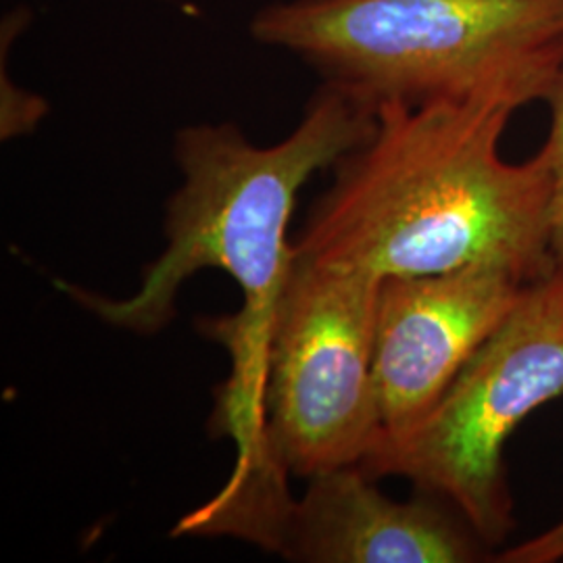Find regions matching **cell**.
I'll use <instances>...</instances> for the list:
<instances>
[{
  "label": "cell",
  "instance_id": "obj_1",
  "mask_svg": "<svg viewBox=\"0 0 563 563\" xmlns=\"http://www.w3.org/2000/svg\"><path fill=\"white\" fill-rule=\"evenodd\" d=\"M516 111L484 99L378 104L372 134L332 167L295 257L378 280L467 265L528 284L551 276V163L544 148L522 163L501 155Z\"/></svg>",
  "mask_w": 563,
  "mask_h": 563
},
{
  "label": "cell",
  "instance_id": "obj_6",
  "mask_svg": "<svg viewBox=\"0 0 563 563\" xmlns=\"http://www.w3.org/2000/svg\"><path fill=\"white\" fill-rule=\"evenodd\" d=\"M528 286L499 265L384 278L374 332L383 434L374 451L401 441L422 422Z\"/></svg>",
  "mask_w": 563,
  "mask_h": 563
},
{
  "label": "cell",
  "instance_id": "obj_9",
  "mask_svg": "<svg viewBox=\"0 0 563 563\" xmlns=\"http://www.w3.org/2000/svg\"><path fill=\"white\" fill-rule=\"evenodd\" d=\"M563 560V518L549 530L501 553L505 563H553Z\"/></svg>",
  "mask_w": 563,
  "mask_h": 563
},
{
  "label": "cell",
  "instance_id": "obj_2",
  "mask_svg": "<svg viewBox=\"0 0 563 563\" xmlns=\"http://www.w3.org/2000/svg\"><path fill=\"white\" fill-rule=\"evenodd\" d=\"M374 123V107L322 84L299 125L272 146L253 144L230 121L181 128L174 141L181 186L167 205V249L146 269L141 288L121 301L65 288L104 322L155 334L176 316L184 282L201 269L230 274L244 292V309L207 323V336L220 339L232 353L230 388L246 390L292 262L286 232L297 197L318 172L360 146Z\"/></svg>",
  "mask_w": 563,
  "mask_h": 563
},
{
  "label": "cell",
  "instance_id": "obj_4",
  "mask_svg": "<svg viewBox=\"0 0 563 563\" xmlns=\"http://www.w3.org/2000/svg\"><path fill=\"white\" fill-rule=\"evenodd\" d=\"M383 280L295 257L274 301L253 388L232 428L251 434L239 467L313 478L360 465L383 423L374 383Z\"/></svg>",
  "mask_w": 563,
  "mask_h": 563
},
{
  "label": "cell",
  "instance_id": "obj_3",
  "mask_svg": "<svg viewBox=\"0 0 563 563\" xmlns=\"http://www.w3.org/2000/svg\"><path fill=\"white\" fill-rule=\"evenodd\" d=\"M253 41L369 107L544 101L563 67V0H274Z\"/></svg>",
  "mask_w": 563,
  "mask_h": 563
},
{
  "label": "cell",
  "instance_id": "obj_5",
  "mask_svg": "<svg viewBox=\"0 0 563 563\" xmlns=\"http://www.w3.org/2000/svg\"><path fill=\"white\" fill-rule=\"evenodd\" d=\"M563 397V267L532 282L522 301L465 363L430 413L360 465L405 476L462 514L484 544L511 530L504 449L539 407Z\"/></svg>",
  "mask_w": 563,
  "mask_h": 563
},
{
  "label": "cell",
  "instance_id": "obj_8",
  "mask_svg": "<svg viewBox=\"0 0 563 563\" xmlns=\"http://www.w3.org/2000/svg\"><path fill=\"white\" fill-rule=\"evenodd\" d=\"M544 102L551 109V130L543 144L549 155L553 174V195H551V253L558 267H563V67L553 81Z\"/></svg>",
  "mask_w": 563,
  "mask_h": 563
},
{
  "label": "cell",
  "instance_id": "obj_7",
  "mask_svg": "<svg viewBox=\"0 0 563 563\" xmlns=\"http://www.w3.org/2000/svg\"><path fill=\"white\" fill-rule=\"evenodd\" d=\"M299 501L288 490L244 505L232 537L307 563H470L484 544L467 523L428 501H395L360 465L309 478Z\"/></svg>",
  "mask_w": 563,
  "mask_h": 563
}]
</instances>
